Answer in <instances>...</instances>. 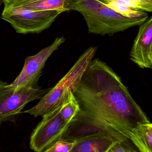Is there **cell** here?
<instances>
[{
  "instance_id": "ba28073f",
  "label": "cell",
  "mask_w": 152,
  "mask_h": 152,
  "mask_svg": "<svg viewBox=\"0 0 152 152\" xmlns=\"http://www.w3.org/2000/svg\"><path fill=\"white\" fill-rule=\"evenodd\" d=\"M130 53V59L140 68L152 67V17L140 25Z\"/></svg>"
},
{
  "instance_id": "277c9868",
  "label": "cell",
  "mask_w": 152,
  "mask_h": 152,
  "mask_svg": "<svg viewBox=\"0 0 152 152\" xmlns=\"http://www.w3.org/2000/svg\"><path fill=\"white\" fill-rule=\"evenodd\" d=\"M62 11H31L22 7H5L1 18L18 33L39 34L49 28Z\"/></svg>"
},
{
  "instance_id": "52a82bcc",
  "label": "cell",
  "mask_w": 152,
  "mask_h": 152,
  "mask_svg": "<svg viewBox=\"0 0 152 152\" xmlns=\"http://www.w3.org/2000/svg\"><path fill=\"white\" fill-rule=\"evenodd\" d=\"M65 41L64 36L57 37L51 45L42 49L36 55L27 57L22 71L10 86L19 89L37 84L48 58Z\"/></svg>"
},
{
  "instance_id": "30bf717a",
  "label": "cell",
  "mask_w": 152,
  "mask_h": 152,
  "mask_svg": "<svg viewBox=\"0 0 152 152\" xmlns=\"http://www.w3.org/2000/svg\"><path fill=\"white\" fill-rule=\"evenodd\" d=\"M75 141V145L71 152H108L118 142L100 135L85 136Z\"/></svg>"
},
{
  "instance_id": "4fadbf2b",
  "label": "cell",
  "mask_w": 152,
  "mask_h": 152,
  "mask_svg": "<svg viewBox=\"0 0 152 152\" xmlns=\"http://www.w3.org/2000/svg\"><path fill=\"white\" fill-rule=\"evenodd\" d=\"M103 3L107 7L124 17L131 19H146L148 18V14L146 12L135 10L125 5L113 1H108Z\"/></svg>"
},
{
  "instance_id": "ac0fdd59",
  "label": "cell",
  "mask_w": 152,
  "mask_h": 152,
  "mask_svg": "<svg viewBox=\"0 0 152 152\" xmlns=\"http://www.w3.org/2000/svg\"><path fill=\"white\" fill-rule=\"evenodd\" d=\"M138 1L147 3V4H150V5H152V0H138Z\"/></svg>"
},
{
  "instance_id": "8fae6325",
  "label": "cell",
  "mask_w": 152,
  "mask_h": 152,
  "mask_svg": "<svg viewBox=\"0 0 152 152\" xmlns=\"http://www.w3.org/2000/svg\"><path fill=\"white\" fill-rule=\"evenodd\" d=\"M130 140L138 152H152V124L143 123L137 125L132 130Z\"/></svg>"
},
{
  "instance_id": "9a60e30c",
  "label": "cell",
  "mask_w": 152,
  "mask_h": 152,
  "mask_svg": "<svg viewBox=\"0 0 152 152\" xmlns=\"http://www.w3.org/2000/svg\"><path fill=\"white\" fill-rule=\"evenodd\" d=\"M75 144V141H69L61 138L52 143L43 152H71Z\"/></svg>"
},
{
  "instance_id": "e0dca14e",
  "label": "cell",
  "mask_w": 152,
  "mask_h": 152,
  "mask_svg": "<svg viewBox=\"0 0 152 152\" xmlns=\"http://www.w3.org/2000/svg\"><path fill=\"white\" fill-rule=\"evenodd\" d=\"M22 0H2L5 6L10 5V4H14L16 2H19Z\"/></svg>"
},
{
  "instance_id": "7c38bea8",
  "label": "cell",
  "mask_w": 152,
  "mask_h": 152,
  "mask_svg": "<svg viewBox=\"0 0 152 152\" xmlns=\"http://www.w3.org/2000/svg\"><path fill=\"white\" fill-rule=\"evenodd\" d=\"M74 93H70L62 105L60 110L63 120L69 124L76 117L80 110L79 104Z\"/></svg>"
},
{
  "instance_id": "d6986e66",
  "label": "cell",
  "mask_w": 152,
  "mask_h": 152,
  "mask_svg": "<svg viewBox=\"0 0 152 152\" xmlns=\"http://www.w3.org/2000/svg\"><path fill=\"white\" fill-rule=\"evenodd\" d=\"M3 3V2L2 1V0H0V8H1V5H2Z\"/></svg>"
},
{
  "instance_id": "2e32d148",
  "label": "cell",
  "mask_w": 152,
  "mask_h": 152,
  "mask_svg": "<svg viewBox=\"0 0 152 152\" xmlns=\"http://www.w3.org/2000/svg\"><path fill=\"white\" fill-rule=\"evenodd\" d=\"M138 152L131 140L117 142L112 147L108 152Z\"/></svg>"
},
{
  "instance_id": "6da1fadb",
  "label": "cell",
  "mask_w": 152,
  "mask_h": 152,
  "mask_svg": "<svg viewBox=\"0 0 152 152\" xmlns=\"http://www.w3.org/2000/svg\"><path fill=\"white\" fill-rule=\"evenodd\" d=\"M74 94L80 110L62 138L65 140L100 135L128 141L137 125L150 122L121 77L99 58L91 62Z\"/></svg>"
},
{
  "instance_id": "7a4b0ae2",
  "label": "cell",
  "mask_w": 152,
  "mask_h": 152,
  "mask_svg": "<svg viewBox=\"0 0 152 152\" xmlns=\"http://www.w3.org/2000/svg\"><path fill=\"white\" fill-rule=\"evenodd\" d=\"M72 10L82 15L89 33L101 35L111 36L139 26L147 20L124 17L105 6L99 0H78Z\"/></svg>"
},
{
  "instance_id": "9c48e42d",
  "label": "cell",
  "mask_w": 152,
  "mask_h": 152,
  "mask_svg": "<svg viewBox=\"0 0 152 152\" xmlns=\"http://www.w3.org/2000/svg\"><path fill=\"white\" fill-rule=\"evenodd\" d=\"M78 0H22L14 4L5 6L22 7L31 11L58 10L62 12L72 10Z\"/></svg>"
},
{
  "instance_id": "3957f363",
  "label": "cell",
  "mask_w": 152,
  "mask_h": 152,
  "mask_svg": "<svg viewBox=\"0 0 152 152\" xmlns=\"http://www.w3.org/2000/svg\"><path fill=\"white\" fill-rule=\"evenodd\" d=\"M97 48L91 47L84 51L68 72L50 89L34 107L26 111L34 117L42 116L62 105L70 93L80 85L83 75L96 55Z\"/></svg>"
},
{
  "instance_id": "5bb4252c",
  "label": "cell",
  "mask_w": 152,
  "mask_h": 152,
  "mask_svg": "<svg viewBox=\"0 0 152 152\" xmlns=\"http://www.w3.org/2000/svg\"><path fill=\"white\" fill-rule=\"evenodd\" d=\"M103 3L108 1H113L119 4L125 5L132 9L137 10L151 12L152 5L147 4L138 0H99Z\"/></svg>"
},
{
  "instance_id": "8992f818",
  "label": "cell",
  "mask_w": 152,
  "mask_h": 152,
  "mask_svg": "<svg viewBox=\"0 0 152 152\" xmlns=\"http://www.w3.org/2000/svg\"><path fill=\"white\" fill-rule=\"evenodd\" d=\"M62 106L42 116V120L34 130L31 137L30 148L32 150L43 152L52 143L63 137L69 124L61 116Z\"/></svg>"
},
{
  "instance_id": "5b68a950",
  "label": "cell",
  "mask_w": 152,
  "mask_h": 152,
  "mask_svg": "<svg viewBox=\"0 0 152 152\" xmlns=\"http://www.w3.org/2000/svg\"><path fill=\"white\" fill-rule=\"evenodd\" d=\"M49 90L37 84L15 89L0 80V123L11 120L28 103L40 99Z\"/></svg>"
}]
</instances>
